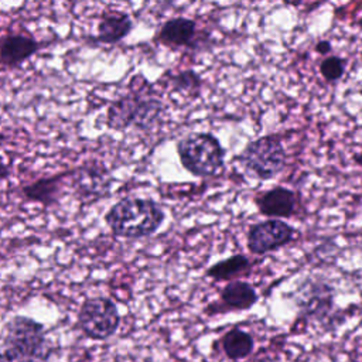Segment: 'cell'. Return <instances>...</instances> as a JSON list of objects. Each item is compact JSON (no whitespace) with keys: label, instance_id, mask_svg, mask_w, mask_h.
I'll use <instances>...</instances> for the list:
<instances>
[{"label":"cell","instance_id":"9c48e42d","mask_svg":"<svg viewBox=\"0 0 362 362\" xmlns=\"http://www.w3.org/2000/svg\"><path fill=\"white\" fill-rule=\"evenodd\" d=\"M257 211L267 219H288L298 209V194L287 187L276 185L264 191H259L253 197Z\"/></svg>","mask_w":362,"mask_h":362},{"label":"cell","instance_id":"8992f818","mask_svg":"<svg viewBox=\"0 0 362 362\" xmlns=\"http://www.w3.org/2000/svg\"><path fill=\"white\" fill-rule=\"evenodd\" d=\"M298 317L305 321L318 322L327 328L341 324V313L335 311V288L321 277L305 279L293 293Z\"/></svg>","mask_w":362,"mask_h":362},{"label":"cell","instance_id":"44dd1931","mask_svg":"<svg viewBox=\"0 0 362 362\" xmlns=\"http://www.w3.org/2000/svg\"><path fill=\"white\" fill-rule=\"evenodd\" d=\"M352 160H354V163H355V164H358L359 167H362V151H361V153H356V154H354Z\"/></svg>","mask_w":362,"mask_h":362},{"label":"cell","instance_id":"ac0fdd59","mask_svg":"<svg viewBox=\"0 0 362 362\" xmlns=\"http://www.w3.org/2000/svg\"><path fill=\"white\" fill-rule=\"evenodd\" d=\"M168 83L177 92L189 95L191 98H198L202 89V78L194 69H184L175 75H170Z\"/></svg>","mask_w":362,"mask_h":362},{"label":"cell","instance_id":"5bb4252c","mask_svg":"<svg viewBox=\"0 0 362 362\" xmlns=\"http://www.w3.org/2000/svg\"><path fill=\"white\" fill-rule=\"evenodd\" d=\"M68 173L55 174L49 177L38 178L21 188V194L27 201L38 202L41 205H52L58 201L62 188H64V178Z\"/></svg>","mask_w":362,"mask_h":362},{"label":"cell","instance_id":"7c38bea8","mask_svg":"<svg viewBox=\"0 0 362 362\" xmlns=\"http://www.w3.org/2000/svg\"><path fill=\"white\" fill-rule=\"evenodd\" d=\"M198 24L188 17H173L163 23L157 33V41L170 48L195 47L198 44Z\"/></svg>","mask_w":362,"mask_h":362},{"label":"cell","instance_id":"8fae6325","mask_svg":"<svg viewBox=\"0 0 362 362\" xmlns=\"http://www.w3.org/2000/svg\"><path fill=\"white\" fill-rule=\"evenodd\" d=\"M42 42L33 35L21 33H8L0 41V62L6 68H18L42 48Z\"/></svg>","mask_w":362,"mask_h":362},{"label":"cell","instance_id":"ba28073f","mask_svg":"<svg viewBox=\"0 0 362 362\" xmlns=\"http://www.w3.org/2000/svg\"><path fill=\"white\" fill-rule=\"evenodd\" d=\"M297 230L283 219H264L250 225L246 245L250 253L263 256L276 252L296 239Z\"/></svg>","mask_w":362,"mask_h":362},{"label":"cell","instance_id":"4fadbf2b","mask_svg":"<svg viewBox=\"0 0 362 362\" xmlns=\"http://www.w3.org/2000/svg\"><path fill=\"white\" fill-rule=\"evenodd\" d=\"M132 30L133 20L127 13L119 10L106 11L105 14H102L96 25V34L90 38V41L98 44L113 45L126 38Z\"/></svg>","mask_w":362,"mask_h":362},{"label":"cell","instance_id":"7a4b0ae2","mask_svg":"<svg viewBox=\"0 0 362 362\" xmlns=\"http://www.w3.org/2000/svg\"><path fill=\"white\" fill-rule=\"evenodd\" d=\"M164 219L165 212L157 201L139 197L122 198L105 214V222L112 233L126 239L154 235Z\"/></svg>","mask_w":362,"mask_h":362},{"label":"cell","instance_id":"277c9868","mask_svg":"<svg viewBox=\"0 0 362 362\" xmlns=\"http://www.w3.org/2000/svg\"><path fill=\"white\" fill-rule=\"evenodd\" d=\"M177 154L184 170L195 177L206 178L221 171L226 151L215 134L194 132L177 141Z\"/></svg>","mask_w":362,"mask_h":362},{"label":"cell","instance_id":"ffe728a7","mask_svg":"<svg viewBox=\"0 0 362 362\" xmlns=\"http://www.w3.org/2000/svg\"><path fill=\"white\" fill-rule=\"evenodd\" d=\"M315 51L318 54H321L322 57H328L332 51V45L328 40H320L317 44H315Z\"/></svg>","mask_w":362,"mask_h":362},{"label":"cell","instance_id":"6da1fadb","mask_svg":"<svg viewBox=\"0 0 362 362\" xmlns=\"http://www.w3.org/2000/svg\"><path fill=\"white\" fill-rule=\"evenodd\" d=\"M136 88L112 100L106 110V126L113 130L130 127L147 132L153 129L164 112L163 100L141 76H133Z\"/></svg>","mask_w":362,"mask_h":362},{"label":"cell","instance_id":"5b68a950","mask_svg":"<svg viewBox=\"0 0 362 362\" xmlns=\"http://www.w3.org/2000/svg\"><path fill=\"white\" fill-rule=\"evenodd\" d=\"M286 158L281 137L277 134H266L247 143L235 157V161L246 177L267 181L277 177L284 170Z\"/></svg>","mask_w":362,"mask_h":362},{"label":"cell","instance_id":"2e32d148","mask_svg":"<svg viewBox=\"0 0 362 362\" xmlns=\"http://www.w3.org/2000/svg\"><path fill=\"white\" fill-rule=\"evenodd\" d=\"M253 263L247 256L238 253L209 266L205 272V276L211 277L215 281H225V280L233 281L236 277L250 272Z\"/></svg>","mask_w":362,"mask_h":362},{"label":"cell","instance_id":"d6986e66","mask_svg":"<svg viewBox=\"0 0 362 362\" xmlns=\"http://www.w3.org/2000/svg\"><path fill=\"white\" fill-rule=\"evenodd\" d=\"M346 61L339 55H328L320 62V74L325 82H338L345 74Z\"/></svg>","mask_w":362,"mask_h":362},{"label":"cell","instance_id":"3957f363","mask_svg":"<svg viewBox=\"0 0 362 362\" xmlns=\"http://www.w3.org/2000/svg\"><path fill=\"white\" fill-rule=\"evenodd\" d=\"M52 346L45 327L34 318L14 315L3 331L0 362H47Z\"/></svg>","mask_w":362,"mask_h":362},{"label":"cell","instance_id":"9a60e30c","mask_svg":"<svg viewBox=\"0 0 362 362\" xmlns=\"http://www.w3.org/2000/svg\"><path fill=\"white\" fill-rule=\"evenodd\" d=\"M74 185L83 199H92V195L100 197L109 191L110 178L100 168H82L76 171Z\"/></svg>","mask_w":362,"mask_h":362},{"label":"cell","instance_id":"30bf717a","mask_svg":"<svg viewBox=\"0 0 362 362\" xmlns=\"http://www.w3.org/2000/svg\"><path fill=\"white\" fill-rule=\"evenodd\" d=\"M259 300L255 287L243 280L229 281L219 294V301L209 304L205 308L206 314L228 313V311H245L252 308Z\"/></svg>","mask_w":362,"mask_h":362},{"label":"cell","instance_id":"e0dca14e","mask_svg":"<svg viewBox=\"0 0 362 362\" xmlns=\"http://www.w3.org/2000/svg\"><path fill=\"white\" fill-rule=\"evenodd\" d=\"M221 346L228 359H245L253 352L255 339L250 332L235 327L223 334L221 338Z\"/></svg>","mask_w":362,"mask_h":362},{"label":"cell","instance_id":"52a82bcc","mask_svg":"<svg viewBox=\"0 0 362 362\" xmlns=\"http://www.w3.org/2000/svg\"><path fill=\"white\" fill-rule=\"evenodd\" d=\"M120 325L117 305L107 297L86 298L78 311V327L85 337L103 341L116 334Z\"/></svg>","mask_w":362,"mask_h":362}]
</instances>
